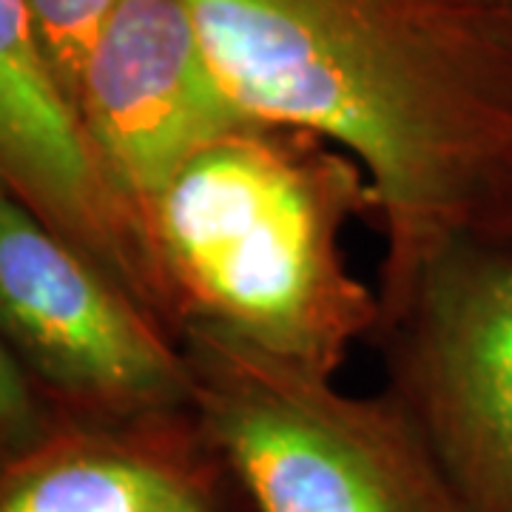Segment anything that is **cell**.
<instances>
[{
    "mask_svg": "<svg viewBox=\"0 0 512 512\" xmlns=\"http://www.w3.org/2000/svg\"><path fill=\"white\" fill-rule=\"evenodd\" d=\"M379 194L345 151L248 123L197 154L140 211L177 328H208L288 365L336 376L373 342L379 291L350 268L353 222Z\"/></svg>",
    "mask_w": 512,
    "mask_h": 512,
    "instance_id": "2",
    "label": "cell"
},
{
    "mask_svg": "<svg viewBox=\"0 0 512 512\" xmlns=\"http://www.w3.org/2000/svg\"><path fill=\"white\" fill-rule=\"evenodd\" d=\"M55 421V410L0 336V461L35 444Z\"/></svg>",
    "mask_w": 512,
    "mask_h": 512,
    "instance_id": "10",
    "label": "cell"
},
{
    "mask_svg": "<svg viewBox=\"0 0 512 512\" xmlns=\"http://www.w3.org/2000/svg\"><path fill=\"white\" fill-rule=\"evenodd\" d=\"M476 3H512V0H476Z\"/></svg>",
    "mask_w": 512,
    "mask_h": 512,
    "instance_id": "12",
    "label": "cell"
},
{
    "mask_svg": "<svg viewBox=\"0 0 512 512\" xmlns=\"http://www.w3.org/2000/svg\"><path fill=\"white\" fill-rule=\"evenodd\" d=\"M0 336L57 419L191 404L180 339L0 183Z\"/></svg>",
    "mask_w": 512,
    "mask_h": 512,
    "instance_id": "5",
    "label": "cell"
},
{
    "mask_svg": "<svg viewBox=\"0 0 512 512\" xmlns=\"http://www.w3.org/2000/svg\"><path fill=\"white\" fill-rule=\"evenodd\" d=\"M191 410L254 512H461L399 402L345 393L208 328L180 333Z\"/></svg>",
    "mask_w": 512,
    "mask_h": 512,
    "instance_id": "3",
    "label": "cell"
},
{
    "mask_svg": "<svg viewBox=\"0 0 512 512\" xmlns=\"http://www.w3.org/2000/svg\"><path fill=\"white\" fill-rule=\"evenodd\" d=\"M0 512H254L191 404L120 421L57 419L0 461Z\"/></svg>",
    "mask_w": 512,
    "mask_h": 512,
    "instance_id": "8",
    "label": "cell"
},
{
    "mask_svg": "<svg viewBox=\"0 0 512 512\" xmlns=\"http://www.w3.org/2000/svg\"><path fill=\"white\" fill-rule=\"evenodd\" d=\"M0 183L180 339L143 220L57 83L26 0H0Z\"/></svg>",
    "mask_w": 512,
    "mask_h": 512,
    "instance_id": "7",
    "label": "cell"
},
{
    "mask_svg": "<svg viewBox=\"0 0 512 512\" xmlns=\"http://www.w3.org/2000/svg\"><path fill=\"white\" fill-rule=\"evenodd\" d=\"M256 123L345 151L379 194V293L512 202V3L185 0Z\"/></svg>",
    "mask_w": 512,
    "mask_h": 512,
    "instance_id": "1",
    "label": "cell"
},
{
    "mask_svg": "<svg viewBox=\"0 0 512 512\" xmlns=\"http://www.w3.org/2000/svg\"><path fill=\"white\" fill-rule=\"evenodd\" d=\"M384 390L461 512H512V245L461 237L379 293Z\"/></svg>",
    "mask_w": 512,
    "mask_h": 512,
    "instance_id": "4",
    "label": "cell"
},
{
    "mask_svg": "<svg viewBox=\"0 0 512 512\" xmlns=\"http://www.w3.org/2000/svg\"><path fill=\"white\" fill-rule=\"evenodd\" d=\"M77 111L137 214L197 154L256 123L225 92L185 0H120L83 66Z\"/></svg>",
    "mask_w": 512,
    "mask_h": 512,
    "instance_id": "6",
    "label": "cell"
},
{
    "mask_svg": "<svg viewBox=\"0 0 512 512\" xmlns=\"http://www.w3.org/2000/svg\"><path fill=\"white\" fill-rule=\"evenodd\" d=\"M57 83L77 106V86L103 23L120 0H26Z\"/></svg>",
    "mask_w": 512,
    "mask_h": 512,
    "instance_id": "9",
    "label": "cell"
},
{
    "mask_svg": "<svg viewBox=\"0 0 512 512\" xmlns=\"http://www.w3.org/2000/svg\"><path fill=\"white\" fill-rule=\"evenodd\" d=\"M484 234H490V237L501 239V242H507V245H512V202L498 214L493 220V225L484 231Z\"/></svg>",
    "mask_w": 512,
    "mask_h": 512,
    "instance_id": "11",
    "label": "cell"
}]
</instances>
